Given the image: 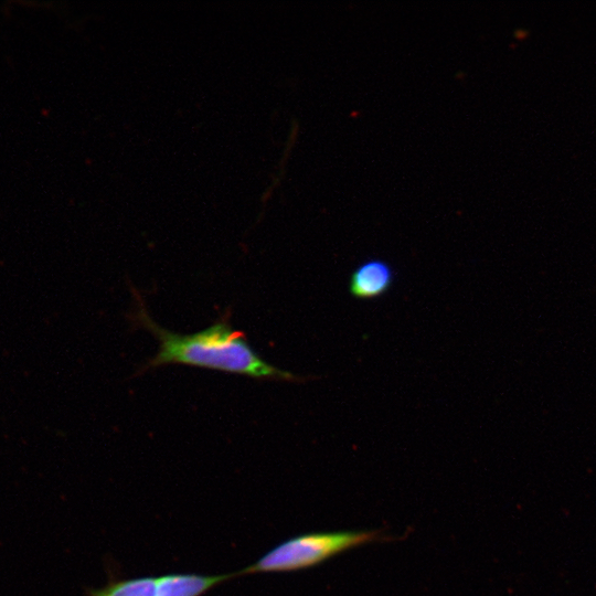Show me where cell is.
Wrapping results in <instances>:
<instances>
[{
  "mask_svg": "<svg viewBox=\"0 0 596 596\" xmlns=\"http://www.w3.org/2000/svg\"><path fill=\"white\" fill-rule=\"evenodd\" d=\"M136 319L159 340V351L147 368L177 363L255 379L304 381V377L267 363L251 348L244 334L233 329L226 320L192 334H178L157 324L142 304Z\"/></svg>",
  "mask_w": 596,
  "mask_h": 596,
  "instance_id": "6da1fadb",
  "label": "cell"
},
{
  "mask_svg": "<svg viewBox=\"0 0 596 596\" xmlns=\"http://www.w3.org/2000/svg\"><path fill=\"white\" fill-rule=\"evenodd\" d=\"M380 531L317 532L290 538L264 554L241 573L306 570L344 551L382 540Z\"/></svg>",
  "mask_w": 596,
  "mask_h": 596,
  "instance_id": "7a4b0ae2",
  "label": "cell"
},
{
  "mask_svg": "<svg viewBox=\"0 0 596 596\" xmlns=\"http://www.w3.org/2000/svg\"><path fill=\"white\" fill-rule=\"evenodd\" d=\"M228 575L167 574L111 583L89 596H200Z\"/></svg>",
  "mask_w": 596,
  "mask_h": 596,
  "instance_id": "3957f363",
  "label": "cell"
},
{
  "mask_svg": "<svg viewBox=\"0 0 596 596\" xmlns=\"http://www.w3.org/2000/svg\"><path fill=\"white\" fill-rule=\"evenodd\" d=\"M393 278L390 264L382 259H369L352 272L349 291L358 299H373L390 289Z\"/></svg>",
  "mask_w": 596,
  "mask_h": 596,
  "instance_id": "277c9868",
  "label": "cell"
}]
</instances>
